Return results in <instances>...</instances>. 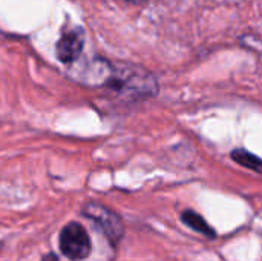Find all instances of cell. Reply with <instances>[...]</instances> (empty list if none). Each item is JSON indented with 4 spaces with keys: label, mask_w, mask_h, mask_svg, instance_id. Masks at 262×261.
I'll list each match as a JSON object with an SVG mask.
<instances>
[{
    "label": "cell",
    "mask_w": 262,
    "mask_h": 261,
    "mask_svg": "<svg viewBox=\"0 0 262 261\" xmlns=\"http://www.w3.org/2000/svg\"><path fill=\"white\" fill-rule=\"evenodd\" d=\"M92 245L86 229L77 223H68L60 232V251L69 260H84L91 254Z\"/></svg>",
    "instance_id": "cell-3"
},
{
    "label": "cell",
    "mask_w": 262,
    "mask_h": 261,
    "mask_svg": "<svg viewBox=\"0 0 262 261\" xmlns=\"http://www.w3.org/2000/svg\"><path fill=\"white\" fill-rule=\"evenodd\" d=\"M83 214L94 222V225L103 232V235L112 243L117 245L123 235H124V225L118 214H115L112 209L106 208L101 203H88L83 209Z\"/></svg>",
    "instance_id": "cell-2"
},
{
    "label": "cell",
    "mask_w": 262,
    "mask_h": 261,
    "mask_svg": "<svg viewBox=\"0 0 262 261\" xmlns=\"http://www.w3.org/2000/svg\"><path fill=\"white\" fill-rule=\"evenodd\" d=\"M41 261H60L58 260V257L55 255V254H48V255H45Z\"/></svg>",
    "instance_id": "cell-7"
},
{
    "label": "cell",
    "mask_w": 262,
    "mask_h": 261,
    "mask_svg": "<svg viewBox=\"0 0 262 261\" xmlns=\"http://www.w3.org/2000/svg\"><path fill=\"white\" fill-rule=\"evenodd\" d=\"M103 86L126 100H146L158 92L155 75L132 63H111Z\"/></svg>",
    "instance_id": "cell-1"
},
{
    "label": "cell",
    "mask_w": 262,
    "mask_h": 261,
    "mask_svg": "<svg viewBox=\"0 0 262 261\" xmlns=\"http://www.w3.org/2000/svg\"><path fill=\"white\" fill-rule=\"evenodd\" d=\"M181 220L184 225H187L193 231H196L203 235H207V237H215V231L209 226V223L200 214H196L193 211H184L181 214Z\"/></svg>",
    "instance_id": "cell-5"
},
{
    "label": "cell",
    "mask_w": 262,
    "mask_h": 261,
    "mask_svg": "<svg viewBox=\"0 0 262 261\" xmlns=\"http://www.w3.org/2000/svg\"><path fill=\"white\" fill-rule=\"evenodd\" d=\"M232 157H233V160L236 163L262 174V160L258 158L256 155H253V154H250V152H247L244 149H236V151L232 152Z\"/></svg>",
    "instance_id": "cell-6"
},
{
    "label": "cell",
    "mask_w": 262,
    "mask_h": 261,
    "mask_svg": "<svg viewBox=\"0 0 262 261\" xmlns=\"http://www.w3.org/2000/svg\"><path fill=\"white\" fill-rule=\"evenodd\" d=\"M126 2H129V3H144L146 0H126Z\"/></svg>",
    "instance_id": "cell-8"
},
{
    "label": "cell",
    "mask_w": 262,
    "mask_h": 261,
    "mask_svg": "<svg viewBox=\"0 0 262 261\" xmlns=\"http://www.w3.org/2000/svg\"><path fill=\"white\" fill-rule=\"evenodd\" d=\"M0 249H2V245H0Z\"/></svg>",
    "instance_id": "cell-9"
},
{
    "label": "cell",
    "mask_w": 262,
    "mask_h": 261,
    "mask_svg": "<svg viewBox=\"0 0 262 261\" xmlns=\"http://www.w3.org/2000/svg\"><path fill=\"white\" fill-rule=\"evenodd\" d=\"M84 46V34L81 29H71L61 34V37L58 38L57 45H55V54L57 58L61 63H72L75 62Z\"/></svg>",
    "instance_id": "cell-4"
}]
</instances>
